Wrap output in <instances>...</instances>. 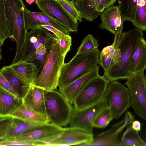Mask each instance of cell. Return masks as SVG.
I'll return each mask as SVG.
<instances>
[{
  "mask_svg": "<svg viewBox=\"0 0 146 146\" xmlns=\"http://www.w3.org/2000/svg\"><path fill=\"white\" fill-rule=\"evenodd\" d=\"M143 35L142 31L137 28L122 33L118 46L121 52L120 61L104 71L103 76L109 82L127 79L132 76L130 69L133 55Z\"/></svg>",
  "mask_w": 146,
  "mask_h": 146,
  "instance_id": "obj_1",
  "label": "cell"
},
{
  "mask_svg": "<svg viewBox=\"0 0 146 146\" xmlns=\"http://www.w3.org/2000/svg\"><path fill=\"white\" fill-rule=\"evenodd\" d=\"M65 58L57 41L46 55L41 71L33 85L47 90H56Z\"/></svg>",
  "mask_w": 146,
  "mask_h": 146,
  "instance_id": "obj_2",
  "label": "cell"
},
{
  "mask_svg": "<svg viewBox=\"0 0 146 146\" xmlns=\"http://www.w3.org/2000/svg\"><path fill=\"white\" fill-rule=\"evenodd\" d=\"M100 50L96 48L89 52L75 56L63 64L58 86L63 87L87 73L98 66Z\"/></svg>",
  "mask_w": 146,
  "mask_h": 146,
  "instance_id": "obj_3",
  "label": "cell"
},
{
  "mask_svg": "<svg viewBox=\"0 0 146 146\" xmlns=\"http://www.w3.org/2000/svg\"><path fill=\"white\" fill-rule=\"evenodd\" d=\"M45 108L49 123L61 127L69 123L73 107L58 91L44 90Z\"/></svg>",
  "mask_w": 146,
  "mask_h": 146,
  "instance_id": "obj_4",
  "label": "cell"
},
{
  "mask_svg": "<svg viewBox=\"0 0 146 146\" xmlns=\"http://www.w3.org/2000/svg\"><path fill=\"white\" fill-rule=\"evenodd\" d=\"M103 98L113 118L120 117L131 106L128 88L117 80L108 83Z\"/></svg>",
  "mask_w": 146,
  "mask_h": 146,
  "instance_id": "obj_5",
  "label": "cell"
},
{
  "mask_svg": "<svg viewBox=\"0 0 146 146\" xmlns=\"http://www.w3.org/2000/svg\"><path fill=\"white\" fill-rule=\"evenodd\" d=\"M125 85L129 90L130 106L135 113L146 119V76L144 71L133 74L127 79Z\"/></svg>",
  "mask_w": 146,
  "mask_h": 146,
  "instance_id": "obj_6",
  "label": "cell"
},
{
  "mask_svg": "<svg viewBox=\"0 0 146 146\" xmlns=\"http://www.w3.org/2000/svg\"><path fill=\"white\" fill-rule=\"evenodd\" d=\"M63 129L62 127L50 123L39 124L17 137L8 140L28 143L32 145H48Z\"/></svg>",
  "mask_w": 146,
  "mask_h": 146,
  "instance_id": "obj_7",
  "label": "cell"
},
{
  "mask_svg": "<svg viewBox=\"0 0 146 146\" xmlns=\"http://www.w3.org/2000/svg\"><path fill=\"white\" fill-rule=\"evenodd\" d=\"M5 13L10 38L24 36L27 33L24 21L26 7L23 0H4Z\"/></svg>",
  "mask_w": 146,
  "mask_h": 146,
  "instance_id": "obj_8",
  "label": "cell"
},
{
  "mask_svg": "<svg viewBox=\"0 0 146 146\" xmlns=\"http://www.w3.org/2000/svg\"><path fill=\"white\" fill-rule=\"evenodd\" d=\"M109 82L104 76L92 80L78 96L73 105V107L80 110L99 102L103 99Z\"/></svg>",
  "mask_w": 146,
  "mask_h": 146,
  "instance_id": "obj_9",
  "label": "cell"
},
{
  "mask_svg": "<svg viewBox=\"0 0 146 146\" xmlns=\"http://www.w3.org/2000/svg\"><path fill=\"white\" fill-rule=\"evenodd\" d=\"M106 107L103 98L98 103L82 109L77 110L73 107L70 126L77 127L87 133H92L93 123L95 118Z\"/></svg>",
  "mask_w": 146,
  "mask_h": 146,
  "instance_id": "obj_10",
  "label": "cell"
},
{
  "mask_svg": "<svg viewBox=\"0 0 146 146\" xmlns=\"http://www.w3.org/2000/svg\"><path fill=\"white\" fill-rule=\"evenodd\" d=\"M134 120L132 113L126 112L123 119L112 125L108 130L100 133L94 138L93 142L87 146H121V134L125 127Z\"/></svg>",
  "mask_w": 146,
  "mask_h": 146,
  "instance_id": "obj_11",
  "label": "cell"
},
{
  "mask_svg": "<svg viewBox=\"0 0 146 146\" xmlns=\"http://www.w3.org/2000/svg\"><path fill=\"white\" fill-rule=\"evenodd\" d=\"M35 3L42 12L63 25L69 31H77L78 24L68 15L56 0H36Z\"/></svg>",
  "mask_w": 146,
  "mask_h": 146,
  "instance_id": "obj_12",
  "label": "cell"
},
{
  "mask_svg": "<svg viewBox=\"0 0 146 146\" xmlns=\"http://www.w3.org/2000/svg\"><path fill=\"white\" fill-rule=\"evenodd\" d=\"M94 138L93 133H87L77 127L70 126L63 128L60 135L50 141L48 145L87 146L93 142Z\"/></svg>",
  "mask_w": 146,
  "mask_h": 146,
  "instance_id": "obj_13",
  "label": "cell"
},
{
  "mask_svg": "<svg viewBox=\"0 0 146 146\" xmlns=\"http://www.w3.org/2000/svg\"><path fill=\"white\" fill-rule=\"evenodd\" d=\"M100 66H97L90 71L63 87H59L58 91L67 100L73 105L76 100L86 86L91 81L100 76Z\"/></svg>",
  "mask_w": 146,
  "mask_h": 146,
  "instance_id": "obj_14",
  "label": "cell"
},
{
  "mask_svg": "<svg viewBox=\"0 0 146 146\" xmlns=\"http://www.w3.org/2000/svg\"><path fill=\"white\" fill-rule=\"evenodd\" d=\"M50 34L48 30L41 26L28 32L19 60H25L33 56L36 48L44 43Z\"/></svg>",
  "mask_w": 146,
  "mask_h": 146,
  "instance_id": "obj_15",
  "label": "cell"
},
{
  "mask_svg": "<svg viewBox=\"0 0 146 146\" xmlns=\"http://www.w3.org/2000/svg\"><path fill=\"white\" fill-rule=\"evenodd\" d=\"M26 32L34 29L41 25H48L57 29L64 34L70 35V32L63 25L53 19L42 12H36L29 11L25 8L24 14Z\"/></svg>",
  "mask_w": 146,
  "mask_h": 146,
  "instance_id": "obj_16",
  "label": "cell"
},
{
  "mask_svg": "<svg viewBox=\"0 0 146 146\" xmlns=\"http://www.w3.org/2000/svg\"><path fill=\"white\" fill-rule=\"evenodd\" d=\"M22 100L28 107L48 119L45 110L44 89L31 85Z\"/></svg>",
  "mask_w": 146,
  "mask_h": 146,
  "instance_id": "obj_17",
  "label": "cell"
},
{
  "mask_svg": "<svg viewBox=\"0 0 146 146\" xmlns=\"http://www.w3.org/2000/svg\"><path fill=\"white\" fill-rule=\"evenodd\" d=\"M100 15L101 20L99 25L100 28L115 35L122 20L118 6H111L104 9Z\"/></svg>",
  "mask_w": 146,
  "mask_h": 146,
  "instance_id": "obj_18",
  "label": "cell"
},
{
  "mask_svg": "<svg viewBox=\"0 0 146 146\" xmlns=\"http://www.w3.org/2000/svg\"><path fill=\"white\" fill-rule=\"evenodd\" d=\"M0 73L8 81L19 97L23 100L31 85L18 75L10 66H3L0 70Z\"/></svg>",
  "mask_w": 146,
  "mask_h": 146,
  "instance_id": "obj_19",
  "label": "cell"
},
{
  "mask_svg": "<svg viewBox=\"0 0 146 146\" xmlns=\"http://www.w3.org/2000/svg\"><path fill=\"white\" fill-rule=\"evenodd\" d=\"M10 66L26 82L30 85L34 84L39 72L37 66L34 63L19 60Z\"/></svg>",
  "mask_w": 146,
  "mask_h": 146,
  "instance_id": "obj_20",
  "label": "cell"
},
{
  "mask_svg": "<svg viewBox=\"0 0 146 146\" xmlns=\"http://www.w3.org/2000/svg\"><path fill=\"white\" fill-rule=\"evenodd\" d=\"M21 99L0 86V118L8 117L23 103Z\"/></svg>",
  "mask_w": 146,
  "mask_h": 146,
  "instance_id": "obj_21",
  "label": "cell"
},
{
  "mask_svg": "<svg viewBox=\"0 0 146 146\" xmlns=\"http://www.w3.org/2000/svg\"><path fill=\"white\" fill-rule=\"evenodd\" d=\"M122 19L132 22L136 10L146 8V0H118Z\"/></svg>",
  "mask_w": 146,
  "mask_h": 146,
  "instance_id": "obj_22",
  "label": "cell"
},
{
  "mask_svg": "<svg viewBox=\"0 0 146 146\" xmlns=\"http://www.w3.org/2000/svg\"><path fill=\"white\" fill-rule=\"evenodd\" d=\"M9 117L35 124L49 123L46 118L35 112L23 102Z\"/></svg>",
  "mask_w": 146,
  "mask_h": 146,
  "instance_id": "obj_23",
  "label": "cell"
},
{
  "mask_svg": "<svg viewBox=\"0 0 146 146\" xmlns=\"http://www.w3.org/2000/svg\"><path fill=\"white\" fill-rule=\"evenodd\" d=\"M146 68V42L143 37L133 54L130 72L133 74L138 72L144 71Z\"/></svg>",
  "mask_w": 146,
  "mask_h": 146,
  "instance_id": "obj_24",
  "label": "cell"
},
{
  "mask_svg": "<svg viewBox=\"0 0 146 146\" xmlns=\"http://www.w3.org/2000/svg\"><path fill=\"white\" fill-rule=\"evenodd\" d=\"M13 118L11 125L3 140H9L16 138L39 124L16 118Z\"/></svg>",
  "mask_w": 146,
  "mask_h": 146,
  "instance_id": "obj_25",
  "label": "cell"
},
{
  "mask_svg": "<svg viewBox=\"0 0 146 146\" xmlns=\"http://www.w3.org/2000/svg\"><path fill=\"white\" fill-rule=\"evenodd\" d=\"M75 7L82 18L88 21H94L100 15L96 11L94 0H84Z\"/></svg>",
  "mask_w": 146,
  "mask_h": 146,
  "instance_id": "obj_26",
  "label": "cell"
},
{
  "mask_svg": "<svg viewBox=\"0 0 146 146\" xmlns=\"http://www.w3.org/2000/svg\"><path fill=\"white\" fill-rule=\"evenodd\" d=\"M121 146H146V143L141 138L138 131L134 129L131 124L127 126L121 135Z\"/></svg>",
  "mask_w": 146,
  "mask_h": 146,
  "instance_id": "obj_27",
  "label": "cell"
},
{
  "mask_svg": "<svg viewBox=\"0 0 146 146\" xmlns=\"http://www.w3.org/2000/svg\"><path fill=\"white\" fill-rule=\"evenodd\" d=\"M98 40L92 34H88L83 39L75 55L77 56L89 52L98 48Z\"/></svg>",
  "mask_w": 146,
  "mask_h": 146,
  "instance_id": "obj_28",
  "label": "cell"
},
{
  "mask_svg": "<svg viewBox=\"0 0 146 146\" xmlns=\"http://www.w3.org/2000/svg\"><path fill=\"white\" fill-rule=\"evenodd\" d=\"M60 5L64 11L76 23L78 24L83 21L82 18L71 1L70 0H56Z\"/></svg>",
  "mask_w": 146,
  "mask_h": 146,
  "instance_id": "obj_29",
  "label": "cell"
},
{
  "mask_svg": "<svg viewBox=\"0 0 146 146\" xmlns=\"http://www.w3.org/2000/svg\"><path fill=\"white\" fill-rule=\"evenodd\" d=\"M113 119L110 109L106 107L95 118L93 123V127L103 128L106 127Z\"/></svg>",
  "mask_w": 146,
  "mask_h": 146,
  "instance_id": "obj_30",
  "label": "cell"
},
{
  "mask_svg": "<svg viewBox=\"0 0 146 146\" xmlns=\"http://www.w3.org/2000/svg\"><path fill=\"white\" fill-rule=\"evenodd\" d=\"M10 37L6 20L4 0H0V44L2 46L5 40Z\"/></svg>",
  "mask_w": 146,
  "mask_h": 146,
  "instance_id": "obj_31",
  "label": "cell"
},
{
  "mask_svg": "<svg viewBox=\"0 0 146 146\" xmlns=\"http://www.w3.org/2000/svg\"><path fill=\"white\" fill-rule=\"evenodd\" d=\"M47 52L43 44H42L36 48L35 53L33 56L24 60L33 62L34 60H36L40 63L41 66L43 67Z\"/></svg>",
  "mask_w": 146,
  "mask_h": 146,
  "instance_id": "obj_32",
  "label": "cell"
},
{
  "mask_svg": "<svg viewBox=\"0 0 146 146\" xmlns=\"http://www.w3.org/2000/svg\"><path fill=\"white\" fill-rule=\"evenodd\" d=\"M61 54L65 57L67 53L70 50L72 45V37L70 35H66L58 39Z\"/></svg>",
  "mask_w": 146,
  "mask_h": 146,
  "instance_id": "obj_33",
  "label": "cell"
},
{
  "mask_svg": "<svg viewBox=\"0 0 146 146\" xmlns=\"http://www.w3.org/2000/svg\"><path fill=\"white\" fill-rule=\"evenodd\" d=\"M98 63V64L102 67L104 71H107L113 65V56L109 54L103 55L100 52Z\"/></svg>",
  "mask_w": 146,
  "mask_h": 146,
  "instance_id": "obj_34",
  "label": "cell"
},
{
  "mask_svg": "<svg viewBox=\"0 0 146 146\" xmlns=\"http://www.w3.org/2000/svg\"><path fill=\"white\" fill-rule=\"evenodd\" d=\"M13 119L8 117L0 119V140L3 139L6 135Z\"/></svg>",
  "mask_w": 146,
  "mask_h": 146,
  "instance_id": "obj_35",
  "label": "cell"
},
{
  "mask_svg": "<svg viewBox=\"0 0 146 146\" xmlns=\"http://www.w3.org/2000/svg\"><path fill=\"white\" fill-rule=\"evenodd\" d=\"M0 86L6 91L19 98L8 81L0 73Z\"/></svg>",
  "mask_w": 146,
  "mask_h": 146,
  "instance_id": "obj_36",
  "label": "cell"
},
{
  "mask_svg": "<svg viewBox=\"0 0 146 146\" xmlns=\"http://www.w3.org/2000/svg\"><path fill=\"white\" fill-rule=\"evenodd\" d=\"M124 22V21L122 20L120 26L117 28V31L115 34L114 41L112 45L115 50L118 48L119 42L123 33L122 30Z\"/></svg>",
  "mask_w": 146,
  "mask_h": 146,
  "instance_id": "obj_37",
  "label": "cell"
},
{
  "mask_svg": "<svg viewBox=\"0 0 146 146\" xmlns=\"http://www.w3.org/2000/svg\"><path fill=\"white\" fill-rule=\"evenodd\" d=\"M58 40V39L55 35L53 33H50L49 36L43 43L47 52H49L53 44Z\"/></svg>",
  "mask_w": 146,
  "mask_h": 146,
  "instance_id": "obj_38",
  "label": "cell"
},
{
  "mask_svg": "<svg viewBox=\"0 0 146 146\" xmlns=\"http://www.w3.org/2000/svg\"><path fill=\"white\" fill-rule=\"evenodd\" d=\"M40 26H42L47 29L49 31L52 33L57 36L58 39H61L66 35L52 26L48 25H41Z\"/></svg>",
  "mask_w": 146,
  "mask_h": 146,
  "instance_id": "obj_39",
  "label": "cell"
},
{
  "mask_svg": "<svg viewBox=\"0 0 146 146\" xmlns=\"http://www.w3.org/2000/svg\"><path fill=\"white\" fill-rule=\"evenodd\" d=\"M32 145L29 143L3 139L0 141V146Z\"/></svg>",
  "mask_w": 146,
  "mask_h": 146,
  "instance_id": "obj_40",
  "label": "cell"
},
{
  "mask_svg": "<svg viewBox=\"0 0 146 146\" xmlns=\"http://www.w3.org/2000/svg\"><path fill=\"white\" fill-rule=\"evenodd\" d=\"M96 9L97 12L100 15L105 9L104 0H94Z\"/></svg>",
  "mask_w": 146,
  "mask_h": 146,
  "instance_id": "obj_41",
  "label": "cell"
},
{
  "mask_svg": "<svg viewBox=\"0 0 146 146\" xmlns=\"http://www.w3.org/2000/svg\"><path fill=\"white\" fill-rule=\"evenodd\" d=\"M121 57V52L120 49L118 48L115 50L113 56V63L112 65L118 64L120 61Z\"/></svg>",
  "mask_w": 146,
  "mask_h": 146,
  "instance_id": "obj_42",
  "label": "cell"
},
{
  "mask_svg": "<svg viewBox=\"0 0 146 146\" xmlns=\"http://www.w3.org/2000/svg\"><path fill=\"white\" fill-rule=\"evenodd\" d=\"M112 50H115V49L112 45H111L103 48L100 52L103 55H106L109 54L110 52Z\"/></svg>",
  "mask_w": 146,
  "mask_h": 146,
  "instance_id": "obj_43",
  "label": "cell"
},
{
  "mask_svg": "<svg viewBox=\"0 0 146 146\" xmlns=\"http://www.w3.org/2000/svg\"><path fill=\"white\" fill-rule=\"evenodd\" d=\"M131 125L134 129L137 131L141 130V123L138 120H134L131 124Z\"/></svg>",
  "mask_w": 146,
  "mask_h": 146,
  "instance_id": "obj_44",
  "label": "cell"
},
{
  "mask_svg": "<svg viewBox=\"0 0 146 146\" xmlns=\"http://www.w3.org/2000/svg\"><path fill=\"white\" fill-rule=\"evenodd\" d=\"M105 2V9L115 3L116 0H104Z\"/></svg>",
  "mask_w": 146,
  "mask_h": 146,
  "instance_id": "obj_45",
  "label": "cell"
},
{
  "mask_svg": "<svg viewBox=\"0 0 146 146\" xmlns=\"http://www.w3.org/2000/svg\"><path fill=\"white\" fill-rule=\"evenodd\" d=\"M84 0H72L71 1L75 7L82 3Z\"/></svg>",
  "mask_w": 146,
  "mask_h": 146,
  "instance_id": "obj_46",
  "label": "cell"
},
{
  "mask_svg": "<svg viewBox=\"0 0 146 146\" xmlns=\"http://www.w3.org/2000/svg\"><path fill=\"white\" fill-rule=\"evenodd\" d=\"M36 0H26V2L29 5H31Z\"/></svg>",
  "mask_w": 146,
  "mask_h": 146,
  "instance_id": "obj_47",
  "label": "cell"
},
{
  "mask_svg": "<svg viewBox=\"0 0 146 146\" xmlns=\"http://www.w3.org/2000/svg\"><path fill=\"white\" fill-rule=\"evenodd\" d=\"M1 45L0 44V52L1 53Z\"/></svg>",
  "mask_w": 146,
  "mask_h": 146,
  "instance_id": "obj_48",
  "label": "cell"
}]
</instances>
